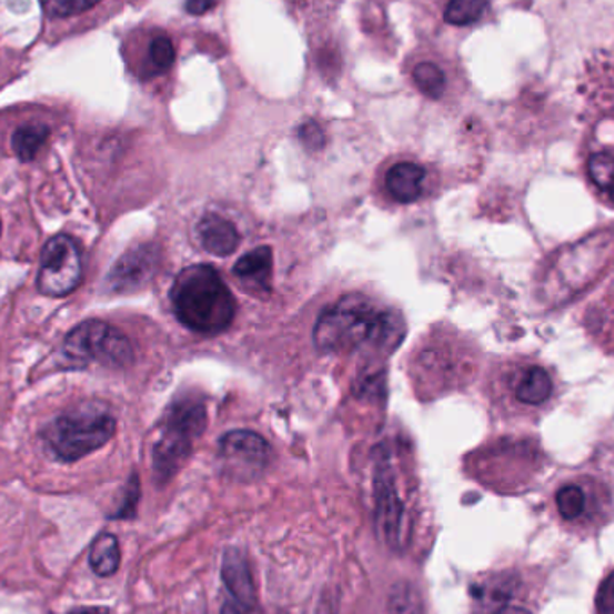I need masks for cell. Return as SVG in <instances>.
Wrapping results in <instances>:
<instances>
[{
	"instance_id": "1",
	"label": "cell",
	"mask_w": 614,
	"mask_h": 614,
	"mask_svg": "<svg viewBox=\"0 0 614 614\" xmlns=\"http://www.w3.org/2000/svg\"><path fill=\"white\" fill-rule=\"evenodd\" d=\"M401 320L381 311L362 295H348L320 314L314 345L324 352H348L374 345L385 348L401 340Z\"/></svg>"
},
{
	"instance_id": "2",
	"label": "cell",
	"mask_w": 614,
	"mask_h": 614,
	"mask_svg": "<svg viewBox=\"0 0 614 614\" xmlns=\"http://www.w3.org/2000/svg\"><path fill=\"white\" fill-rule=\"evenodd\" d=\"M171 302L180 322L205 336L223 333L234 320V296L209 264L182 270L171 288Z\"/></svg>"
},
{
	"instance_id": "3",
	"label": "cell",
	"mask_w": 614,
	"mask_h": 614,
	"mask_svg": "<svg viewBox=\"0 0 614 614\" xmlns=\"http://www.w3.org/2000/svg\"><path fill=\"white\" fill-rule=\"evenodd\" d=\"M113 433L115 419L112 413L103 404L92 403L52 421L43 432V441L58 459L76 462L103 447Z\"/></svg>"
},
{
	"instance_id": "4",
	"label": "cell",
	"mask_w": 614,
	"mask_h": 614,
	"mask_svg": "<svg viewBox=\"0 0 614 614\" xmlns=\"http://www.w3.org/2000/svg\"><path fill=\"white\" fill-rule=\"evenodd\" d=\"M207 412L197 399H182L165 417L164 433L153 451V470L159 482H168L179 473L191 455L193 441L205 430Z\"/></svg>"
},
{
	"instance_id": "5",
	"label": "cell",
	"mask_w": 614,
	"mask_h": 614,
	"mask_svg": "<svg viewBox=\"0 0 614 614\" xmlns=\"http://www.w3.org/2000/svg\"><path fill=\"white\" fill-rule=\"evenodd\" d=\"M66 356L74 363H99L104 366H127L133 362V348L127 334L118 328L90 320L72 329L63 345Z\"/></svg>"
},
{
	"instance_id": "6",
	"label": "cell",
	"mask_w": 614,
	"mask_h": 614,
	"mask_svg": "<svg viewBox=\"0 0 614 614\" xmlns=\"http://www.w3.org/2000/svg\"><path fill=\"white\" fill-rule=\"evenodd\" d=\"M81 275L83 264L78 244L67 235H57L49 240L40 258L38 290L43 295L66 296L80 286Z\"/></svg>"
},
{
	"instance_id": "7",
	"label": "cell",
	"mask_w": 614,
	"mask_h": 614,
	"mask_svg": "<svg viewBox=\"0 0 614 614\" xmlns=\"http://www.w3.org/2000/svg\"><path fill=\"white\" fill-rule=\"evenodd\" d=\"M220 459L230 473L253 479L266 470L272 460V447L259 433L238 430L221 439Z\"/></svg>"
},
{
	"instance_id": "8",
	"label": "cell",
	"mask_w": 614,
	"mask_h": 614,
	"mask_svg": "<svg viewBox=\"0 0 614 614\" xmlns=\"http://www.w3.org/2000/svg\"><path fill=\"white\" fill-rule=\"evenodd\" d=\"M509 390L520 409L541 413L557 397V380L543 363L525 362L509 375Z\"/></svg>"
},
{
	"instance_id": "9",
	"label": "cell",
	"mask_w": 614,
	"mask_h": 614,
	"mask_svg": "<svg viewBox=\"0 0 614 614\" xmlns=\"http://www.w3.org/2000/svg\"><path fill=\"white\" fill-rule=\"evenodd\" d=\"M374 493L378 535L389 546H397L403 525V503L395 491L394 474L385 453H380V459L375 460Z\"/></svg>"
},
{
	"instance_id": "10",
	"label": "cell",
	"mask_w": 614,
	"mask_h": 614,
	"mask_svg": "<svg viewBox=\"0 0 614 614\" xmlns=\"http://www.w3.org/2000/svg\"><path fill=\"white\" fill-rule=\"evenodd\" d=\"M159 261V250L153 244L128 250L110 272V286L118 291L139 290L155 275Z\"/></svg>"
},
{
	"instance_id": "11",
	"label": "cell",
	"mask_w": 614,
	"mask_h": 614,
	"mask_svg": "<svg viewBox=\"0 0 614 614\" xmlns=\"http://www.w3.org/2000/svg\"><path fill=\"white\" fill-rule=\"evenodd\" d=\"M520 577L516 573H491L471 586V611L473 614H497L505 610L512 596L516 595Z\"/></svg>"
},
{
	"instance_id": "12",
	"label": "cell",
	"mask_w": 614,
	"mask_h": 614,
	"mask_svg": "<svg viewBox=\"0 0 614 614\" xmlns=\"http://www.w3.org/2000/svg\"><path fill=\"white\" fill-rule=\"evenodd\" d=\"M450 69L451 67L442 58L421 52L410 58L409 78L424 98L441 101L450 92L451 78H453Z\"/></svg>"
},
{
	"instance_id": "13",
	"label": "cell",
	"mask_w": 614,
	"mask_h": 614,
	"mask_svg": "<svg viewBox=\"0 0 614 614\" xmlns=\"http://www.w3.org/2000/svg\"><path fill=\"white\" fill-rule=\"evenodd\" d=\"M141 60H139V76L142 80H153L162 78L173 71L177 66V43L171 34L165 33L164 29H153L150 34H145L144 48H142Z\"/></svg>"
},
{
	"instance_id": "14",
	"label": "cell",
	"mask_w": 614,
	"mask_h": 614,
	"mask_svg": "<svg viewBox=\"0 0 614 614\" xmlns=\"http://www.w3.org/2000/svg\"><path fill=\"white\" fill-rule=\"evenodd\" d=\"M221 578L241 607L253 610L258 605V591L253 584L249 561L240 550H227L223 563H221Z\"/></svg>"
},
{
	"instance_id": "15",
	"label": "cell",
	"mask_w": 614,
	"mask_h": 614,
	"mask_svg": "<svg viewBox=\"0 0 614 614\" xmlns=\"http://www.w3.org/2000/svg\"><path fill=\"white\" fill-rule=\"evenodd\" d=\"M203 249L218 258H225L240 246V232L220 214H205L197 227Z\"/></svg>"
},
{
	"instance_id": "16",
	"label": "cell",
	"mask_w": 614,
	"mask_h": 614,
	"mask_svg": "<svg viewBox=\"0 0 614 614\" xmlns=\"http://www.w3.org/2000/svg\"><path fill=\"white\" fill-rule=\"evenodd\" d=\"M273 253L270 246H259L244 253L235 263L234 275L252 290L268 291L272 282Z\"/></svg>"
},
{
	"instance_id": "17",
	"label": "cell",
	"mask_w": 614,
	"mask_h": 614,
	"mask_svg": "<svg viewBox=\"0 0 614 614\" xmlns=\"http://www.w3.org/2000/svg\"><path fill=\"white\" fill-rule=\"evenodd\" d=\"M424 169L415 162H397L386 173V189L395 202L413 203L422 194Z\"/></svg>"
},
{
	"instance_id": "18",
	"label": "cell",
	"mask_w": 614,
	"mask_h": 614,
	"mask_svg": "<svg viewBox=\"0 0 614 614\" xmlns=\"http://www.w3.org/2000/svg\"><path fill=\"white\" fill-rule=\"evenodd\" d=\"M586 177L602 200L614 205V150L591 151L586 159Z\"/></svg>"
},
{
	"instance_id": "19",
	"label": "cell",
	"mask_w": 614,
	"mask_h": 614,
	"mask_svg": "<svg viewBox=\"0 0 614 614\" xmlns=\"http://www.w3.org/2000/svg\"><path fill=\"white\" fill-rule=\"evenodd\" d=\"M491 10V0H444L442 20L451 28H471L482 22Z\"/></svg>"
},
{
	"instance_id": "20",
	"label": "cell",
	"mask_w": 614,
	"mask_h": 614,
	"mask_svg": "<svg viewBox=\"0 0 614 614\" xmlns=\"http://www.w3.org/2000/svg\"><path fill=\"white\" fill-rule=\"evenodd\" d=\"M121 564V550L115 535L101 534L90 548V566L101 577H110Z\"/></svg>"
},
{
	"instance_id": "21",
	"label": "cell",
	"mask_w": 614,
	"mask_h": 614,
	"mask_svg": "<svg viewBox=\"0 0 614 614\" xmlns=\"http://www.w3.org/2000/svg\"><path fill=\"white\" fill-rule=\"evenodd\" d=\"M49 128L43 124H26L13 135V150L22 160H33L43 142L48 141Z\"/></svg>"
},
{
	"instance_id": "22",
	"label": "cell",
	"mask_w": 614,
	"mask_h": 614,
	"mask_svg": "<svg viewBox=\"0 0 614 614\" xmlns=\"http://www.w3.org/2000/svg\"><path fill=\"white\" fill-rule=\"evenodd\" d=\"M555 505L563 520H577L586 511V493L577 483H566L555 494Z\"/></svg>"
},
{
	"instance_id": "23",
	"label": "cell",
	"mask_w": 614,
	"mask_h": 614,
	"mask_svg": "<svg viewBox=\"0 0 614 614\" xmlns=\"http://www.w3.org/2000/svg\"><path fill=\"white\" fill-rule=\"evenodd\" d=\"M101 0H42L43 8L54 17H69L92 10Z\"/></svg>"
},
{
	"instance_id": "24",
	"label": "cell",
	"mask_w": 614,
	"mask_h": 614,
	"mask_svg": "<svg viewBox=\"0 0 614 614\" xmlns=\"http://www.w3.org/2000/svg\"><path fill=\"white\" fill-rule=\"evenodd\" d=\"M596 611L601 614H614V572L610 573L596 591Z\"/></svg>"
},
{
	"instance_id": "25",
	"label": "cell",
	"mask_w": 614,
	"mask_h": 614,
	"mask_svg": "<svg viewBox=\"0 0 614 614\" xmlns=\"http://www.w3.org/2000/svg\"><path fill=\"white\" fill-rule=\"evenodd\" d=\"M299 137H301V141L304 142L305 148H310L311 151L324 148V132L320 130L316 122H305L304 127L301 128V132H299Z\"/></svg>"
},
{
	"instance_id": "26",
	"label": "cell",
	"mask_w": 614,
	"mask_h": 614,
	"mask_svg": "<svg viewBox=\"0 0 614 614\" xmlns=\"http://www.w3.org/2000/svg\"><path fill=\"white\" fill-rule=\"evenodd\" d=\"M137 502H139V482H137V476H133L132 482L128 485L124 502H122L121 509L115 512V516L113 517L135 516Z\"/></svg>"
},
{
	"instance_id": "27",
	"label": "cell",
	"mask_w": 614,
	"mask_h": 614,
	"mask_svg": "<svg viewBox=\"0 0 614 614\" xmlns=\"http://www.w3.org/2000/svg\"><path fill=\"white\" fill-rule=\"evenodd\" d=\"M221 0H188L185 2V11L189 14H197V17H202V14L211 13L214 8H218Z\"/></svg>"
},
{
	"instance_id": "28",
	"label": "cell",
	"mask_w": 614,
	"mask_h": 614,
	"mask_svg": "<svg viewBox=\"0 0 614 614\" xmlns=\"http://www.w3.org/2000/svg\"><path fill=\"white\" fill-rule=\"evenodd\" d=\"M497 614H532L531 611L525 607H517V605H506L505 610L500 611Z\"/></svg>"
},
{
	"instance_id": "29",
	"label": "cell",
	"mask_w": 614,
	"mask_h": 614,
	"mask_svg": "<svg viewBox=\"0 0 614 614\" xmlns=\"http://www.w3.org/2000/svg\"><path fill=\"white\" fill-rule=\"evenodd\" d=\"M220 614H243L241 613L240 607L238 605L232 604V602H227V604H223V607H221Z\"/></svg>"
},
{
	"instance_id": "30",
	"label": "cell",
	"mask_w": 614,
	"mask_h": 614,
	"mask_svg": "<svg viewBox=\"0 0 614 614\" xmlns=\"http://www.w3.org/2000/svg\"><path fill=\"white\" fill-rule=\"evenodd\" d=\"M72 614H109V611L99 610V607H89V610L76 611Z\"/></svg>"
}]
</instances>
